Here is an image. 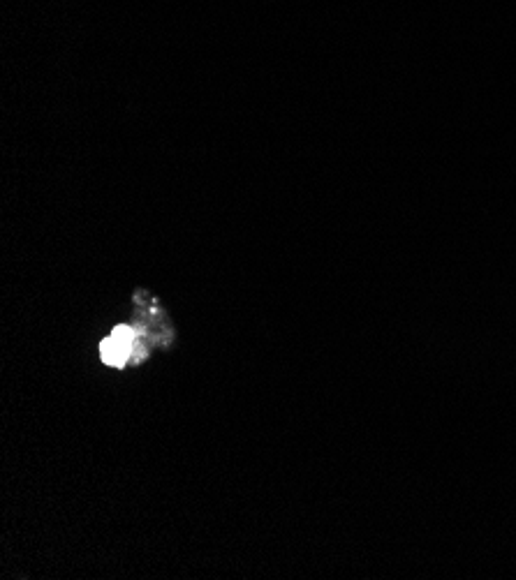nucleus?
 <instances>
[{"instance_id": "nucleus-1", "label": "nucleus", "mask_w": 516, "mask_h": 580, "mask_svg": "<svg viewBox=\"0 0 516 580\" xmlns=\"http://www.w3.org/2000/svg\"><path fill=\"white\" fill-rule=\"evenodd\" d=\"M146 331L142 326H119L112 336L102 342V361L114 368H123L128 363L146 359L149 347L144 345Z\"/></svg>"}]
</instances>
